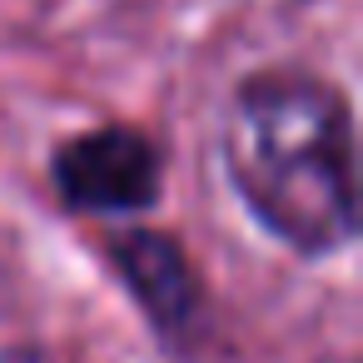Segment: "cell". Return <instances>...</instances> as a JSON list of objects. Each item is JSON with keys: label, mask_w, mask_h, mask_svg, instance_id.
I'll return each instance as SVG.
<instances>
[{"label": "cell", "mask_w": 363, "mask_h": 363, "mask_svg": "<svg viewBox=\"0 0 363 363\" xmlns=\"http://www.w3.org/2000/svg\"><path fill=\"white\" fill-rule=\"evenodd\" d=\"M224 164L249 214L298 254H333L358 229L353 120L333 85L254 75L224 115Z\"/></svg>", "instance_id": "obj_1"}, {"label": "cell", "mask_w": 363, "mask_h": 363, "mask_svg": "<svg viewBox=\"0 0 363 363\" xmlns=\"http://www.w3.org/2000/svg\"><path fill=\"white\" fill-rule=\"evenodd\" d=\"M0 363H50L40 348H11V353H0Z\"/></svg>", "instance_id": "obj_4"}, {"label": "cell", "mask_w": 363, "mask_h": 363, "mask_svg": "<svg viewBox=\"0 0 363 363\" xmlns=\"http://www.w3.org/2000/svg\"><path fill=\"white\" fill-rule=\"evenodd\" d=\"M115 264L160 328H179L194 313V274H189L174 239L150 234V229H130L115 244Z\"/></svg>", "instance_id": "obj_3"}, {"label": "cell", "mask_w": 363, "mask_h": 363, "mask_svg": "<svg viewBox=\"0 0 363 363\" xmlns=\"http://www.w3.org/2000/svg\"><path fill=\"white\" fill-rule=\"evenodd\" d=\"M55 184L65 204L90 214L150 209L160 194V150L135 125H100L55 155Z\"/></svg>", "instance_id": "obj_2"}]
</instances>
